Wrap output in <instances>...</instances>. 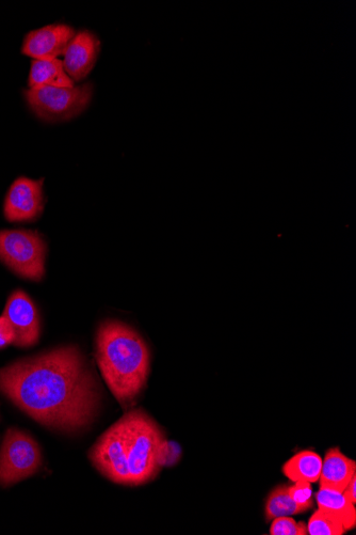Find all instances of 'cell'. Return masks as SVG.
<instances>
[{"instance_id":"obj_20","label":"cell","mask_w":356,"mask_h":535,"mask_svg":"<svg viewBox=\"0 0 356 535\" xmlns=\"http://www.w3.org/2000/svg\"><path fill=\"white\" fill-rule=\"evenodd\" d=\"M14 342V332L6 318L0 317V349L7 348Z\"/></svg>"},{"instance_id":"obj_18","label":"cell","mask_w":356,"mask_h":535,"mask_svg":"<svg viewBox=\"0 0 356 535\" xmlns=\"http://www.w3.org/2000/svg\"><path fill=\"white\" fill-rule=\"evenodd\" d=\"M294 485H288V492L299 506L311 510L314 507L313 489L310 482H294Z\"/></svg>"},{"instance_id":"obj_9","label":"cell","mask_w":356,"mask_h":535,"mask_svg":"<svg viewBox=\"0 0 356 535\" xmlns=\"http://www.w3.org/2000/svg\"><path fill=\"white\" fill-rule=\"evenodd\" d=\"M74 36V29L68 25L46 26L26 36L22 52L35 60L57 59L66 52Z\"/></svg>"},{"instance_id":"obj_8","label":"cell","mask_w":356,"mask_h":535,"mask_svg":"<svg viewBox=\"0 0 356 535\" xmlns=\"http://www.w3.org/2000/svg\"><path fill=\"white\" fill-rule=\"evenodd\" d=\"M43 209V180H15L5 201L4 213L8 222H31L42 214Z\"/></svg>"},{"instance_id":"obj_16","label":"cell","mask_w":356,"mask_h":535,"mask_svg":"<svg viewBox=\"0 0 356 535\" xmlns=\"http://www.w3.org/2000/svg\"><path fill=\"white\" fill-rule=\"evenodd\" d=\"M306 526L309 535H343L346 532L341 519L321 509L314 513Z\"/></svg>"},{"instance_id":"obj_4","label":"cell","mask_w":356,"mask_h":535,"mask_svg":"<svg viewBox=\"0 0 356 535\" xmlns=\"http://www.w3.org/2000/svg\"><path fill=\"white\" fill-rule=\"evenodd\" d=\"M46 244L30 230L0 231V261L19 276L39 281L45 274Z\"/></svg>"},{"instance_id":"obj_19","label":"cell","mask_w":356,"mask_h":535,"mask_svg":"<svg viewBox=\"0 0 356 535\" xmlns=\"http://www.w3.org/2000/svg\"><path fill=\"white\" fill-rule=\"evenodd\" d=\"M181 459V447L175 443L165 440L163 447H161L159 455V464L161 467L173 466Z\"/></svg>"},{"instance_id":"obj_10","label":"cell","mask_w":356,"mask_h":535,"mask_svg":"<svg viewBox=\"0 0 356 535\" xmlns=\"http://www.w3.org/2000/svg\"><path fill=\"white\" fill-rule=\"evenodd\" d=\"M101 42L88 30L77 33L64 52L63 68L72 81L82 82L93 69Z\"/></svg>"},{"instance_id":"obj_1","label":"cell","mask_w":356,"mask_h":535,"mask_svg":"<svg viewBox=\"0 0 356 535\" xmlns=\"http://www.w3.org/2000/svg\"><path fill=\"white\" fill-rule=\"evenodd\" d=\"M0 392L47 428L77 432L101 405L95 374L76 346H63L0 369Z\"/></svg>"},{"instance_id":"obj_5","label":"cell","mask_w":356,"mask_h":535,"mask_svg":"<svg viewBox=\"0 0 356 535\" xmlns=\"http://www.w3.org/2000/svg\"><path fill=\"white\" fill-rule=\"evenodd\" d=\"M93 93L92 84L78 87L42 86L25 91V98L35 114L48 122L70 120L90 104Z\"/></svg>"},{"instance_id":"obj_17","label":"cell","mask_w":356,"mask_h":535,"mask_svg":"<svg viewBox=\"0 0 356 535\" xmlns=\"http://www.w3.org/2000/svg\"><path fill=\"white\" fill-rule=\"evenodd\" d=\"M271 535H307L305 523H297L293 517L274 518L270 527Z\"/></svg>"},{"instance_id":"obj_11","label":"cell","mask_w":356,"mask_h":535,"mask_svg":"<svg viewBox=\"0 0 356 535\" xmlns=\"http://www.w3.org/2000/svg\"><path fill=\"white\" fill-rule=\"evenodd\" d=\"M356 476V463L338 448H331L325 461H322L319 478L320 487H327L337 492H344L346 487Z\"/></svg>"},{"instance_id":"obj_15","label":"cell","mask_w":356,"mask_h":535,"mask_svg":"<svg viewBox=\"0 0 356 535\" xmlns=\"http://www.w3.org/2000/svg\"><path fill=\"white\" fill-rule=\"evenodd\" d=\"M309 510L299 506L298 503L290 497L288 485L282 484L269 494L266 501V521L271 522L274 518L294 516L305 513Z\"/></svg>"},{"instance_id":"obj_13","label":"cell","mask_w":356,"mask_h":535,"mask_svg":"<svg viewBox=\"0 0 356 535\" xmlns=\"http://www.w3.org/2000/svg\"><path fill=\"white\" fill-rule=\"evenodd\" d=\"M322 468V459L319 454L305 450L297 453L283 466V474L293 482L319 481Z\"/></svg>"},{"instance_id":"obj_21","label":"cell","mask_w":356,"mask_h":535,"mask_svg":"<svg viewBox=\"0 0 356 535\" xmlns=\"http://www.w3.org/2000/svg\"><path fill=\"white\" fill-rule=\"evenodd\" d=\"M345 497L355 505L356 503V476L352 478L346 490L343 492Z\"/></svg>"},{"instance_id":"obj_6","label":"cell","mask_w":356,"mask_h":535,"mask_svg":"<svg viewBox=\"0 0 356 535\" xmlns=\"http://www.w3.org/2000/svg\"><path fill=\"white\" fill-rule=\"evenodd\" d=\"M41 464L36 440L21 430L9 429L0 450V486L8 487L35 475Z\"/></svg>"},{"instance_id":"obj_7","label":"cell","mask_w":356,"mask_h":535,"mask_svg":"<svg viewBox=\"0 0 356 535\" xmlns=\"http://www.w3.org/2000/svg\"><path fill=\"white\" fill-rule=\"evenodd\" d=\"M3 316L14 332L15 346L30 348L38 343L41 332L38 309L23 291H14L8 298Z\"/></svg>"},{"instance_id":"obj_12","label":"cell","mask_w":356,"mask_h":535,"mask_svg":"<svg viewBox=\"0 0 356 535\" xmlns=\"http://www.w3.org/2000/svg\"><path fill=\"white\" fill-rule=\"evenodd\" d=\"M42 86L72 88L74 83L59 59L34 60L29 74V87Z\"/></svg>"},{"instance_id":"obj_2","label":"cell","mask_w":356,"mask_h":535,"mask_svg":"<svg viewBox=\"0 0 356 535\" xmlns=\"http://www.w3.org/2000/svg\"><path fill=\"white\" fill-rule=\"evenodd\" d=\"M165 440L157 422L143 409H134L97 439L89 458L111 482L139 486L158 476L159 455Z\"/></svg>"},{"instance_id":"obj_3","label":"cell","mask_w":356,"mask_h":535,"mask_svg":"<svg viewBox=\"0 0 356 535\" xmlns=\"http://www.w3.org/2000/svg\"><path fill=\"white\" fill-rule=\"evenodd\" d=\"M96 360L112 395L123 406L147 385L149 346L131 326L119 321L102 323L96 334Z\"/></svg>"},{"instance_id":"obj_14","label":"cell","mask_w":356,"mask_h":535,"mask_svg":"<svg viewBox=\"0 0 356 535\" xmlns=\"http://www.w3.org/2000/svg\"><path fill=\"white\" fill-rule=\"evenodd\" d=\"M315 497L318 508L328 511L341 519L346 531L355 528V505L345 497L344 493L327 489V487H320Z\"/></svg>"}]
</instances>
